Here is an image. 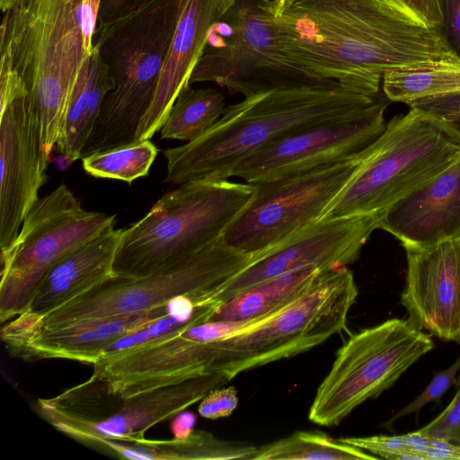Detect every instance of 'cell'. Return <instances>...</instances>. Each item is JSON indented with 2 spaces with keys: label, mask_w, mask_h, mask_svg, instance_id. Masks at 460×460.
Segmentation results:
<instances>
[{
  "label": "cell",
  "mask_w": 460,
  "mask_h": 460,
  "mask_svg": "<svg viewBox=\"0 0 460 460\" xmlns=\"http://www.w3.org/2000/svg\"><path fill=\"white\" fill-rule=\"evenodd\" d=\"M387 100L408 104L460 93V64L393 71L382 79Z\"/></svg>",
  "instance_id": "cell-27"
},
{
  "label": "cell",
  "mask_w": 460,
  "mask_h": 460,
  "mask_svg": "<svg viewBox=\"0 0 460 460\" xmlns=\"http://www.w3.org/2000/svg\"><path fill=\"white\" fill-rule=\"evenodd\" d=\"M234 0H186L161 71L153 102L143 117L136 142L150 139L165 122L200 58L211 27Z\"/></svg>",
  "instance_id": "cell-19"
},
{
  "label": "cell",
  "mask_w": 460,
  "mask_h": 460,
  "mask_svg": "<svg viewBox=\"0 0 460 460\" xmlns=\"http://www.w3.org/2000/svg\"><path fill=\"white\" fill-rule=\"evenodd\" d=\"M419 430L429 438L449 441H452L460 431V375L457 392L449 405L436 419Z\"/></svg>",
  "instance_id": "cell-34"
},
{
  "label": "cell",
  "mask_w": 460,
  "mask_h": 460,
  "mask_svg": "<svg viewBox=\"0 0 460 460\" xmlns=\"http://www.w3.org/2000/svg\"><path fill=\"white\" fill-rule=\"evenodd\" d=\"M443 18L444 29L456 50L460 51V0H438Z\"/></svg>",
  "instance_id": "cell-37"
},
{
  "label": "cell",
  "mask_w": 460,
  "mask_h": 460,
  "mask_svg": "<svg viewBox=\"0 0 460 460\" xmlns=\"http://www.w3.org/2000/svg\"><path fill=\"white\" fill-rule=\"evenodd\" d=\"M362 152L341 162L253 184L252 198L225 229L224 243L255 255L320 219L358 170Z\"/></svg>",
  "instance_id": "cell-13"
},
{
  "label": "cell",
  "mask_w": 460,
  "mask_h": 460,
  "mask_svg": "<svg viewBox=\"0 0 460 460\" xmlns=\"http://www.w3.org/2000/svg\"><path fill=\"white\" fill-rule=\"evenodd\" d=\"M452 442L460 445V431L455 436Z\"/></svg>",
  "instance_id": "cell-40"
},
{
  "label": "cell",
  "mask_w": 460,
  "mask_h": 460,
  "mask_svg": "<svg viewBox=\"0 0 460 460\" xmlns=\"http://www.w3.org/2000/svg\"><path fill=\"white\" fill-rule=\"evenodd\" d=\"M3 3H10L12 2L13 0H1Z\"/></svg>",
  "instance_id": "cell-41"
},
{
  "label": "cell",
  "mask_w": 460,
  "mask_h": 460,
  "mask_svg": "<svg viewBox=\"0 0 460 460\" xmlns=\"http://www.w3.org/2000/svg\"><path fill=\"white\" fill-rule=\"evenodd\" d=\"M408 21L428 28H443L438 0H382Z\"/></svg>",
  "instance_id": "cell-32"
},
{
  "label": "cell",
  "mask_w": 460,
  "mask_h": 460,
  "mask_svg": "<svg viewBox=\"0 0 460 460\" xmlns=\"http://www.w3.org/2000/svg\"><path fill=\"white\" fill-rule=\"evenodd\" d=\"M407 271L401 304L417 329L460 342V237L403 246Z\"/></svg>",
  "instance_id": "cell-18"
},
{
  "label": "cell",
  "mask_w": 460,
  "mask_h": 460,
  "mask_svg": "<svg viewBox=\"0 0 460 460\" xmlns=\"http://www.w3.org/2000/svg\"><path fill=\"white\" fill-rule=\"evenodd\" d=\"M197 417L190 411H181L175 415L171 424V431L173 438L184 439L188 438L193 431Z\"/></svg>",
  "instance_id": "cell-39"
},
{
  "label": "cell",
  "mask_w": 460,
  "mask_h": 460,
  "mask_svg": "<svg viewBox=\"0 0 460 460\" xmlns=\"http://www.w3.org/2000/svg\"><path fill=\"white\" fill-rule=\"evenodd\" d=\"M252 193L253 184L227 180L180 184L164 194L140 220L123 229L114 276L154 274L216 242Z\"/></svg>",
  "instance_id": "cell-6"
},
{
  "label": "cell",
  "mask_w": 460,
  "mask_h": 460,
  "mask_svg": "<svg viewBox=\"0 0 460 460\" xmlns=\"http://www.w3.org/2000/svg\"><path fill=\"white\" fill-rule=\"evenodd\" d=\"M376 96L342 88L303 86L245 96L225 108L203 135L164 152L165 181L227 180L247 157L294 132L373 103Z\"/></svg>",
  "instance_id": "cell-3"
},
{
  "label": "cell",
  "mask_w": 460,
  "mask_h": 460,
  "mask_svg": "<svg viewBox=\"0 0 460 460\" xmlns=\"http://www.w3.org/2000/svg\"><path fill=\"white\" fill-rule=\"evenodd\" d=\"M261 318L240 323L208 321L181 328L150 342L102 357L93 364L92 376L102 380L109 393L127 398L218 373L217 340Z\"/></svg>",
  "instance_id": "cell-14"
},
{
  "label": "cell",
  "mask_w": 460,
  "mask_h": 460,
  "mask_svg": "<svg viewBox=\"0 0 460 460\" xmlns=\"http://www.w3.org/2000/svg\"><path fill=\"white\" fill-rule=\"evenodd\" d=\"M0 248L16 238L46 181L39 115L27 94L0 103Z\"/></svg>",
  "instance_id": "cell-17"
},
{
  "label": "cell",
  "mask_w": 460,
  "mask_h": 460,
  "mask_svg": "<svg viewBox=\"0 0 460 460\" xmlns=\"http://www.w3.org/2000/svg\"><path fill=\"white\" fill-rule=\"evenodd\" d=\"M114 224V215L84 210L65 184L39 199L14 241L1 250V323L25 311L40 280L60 259Z\"/></svg>",
  "instance_id": "cell-12"
},
{
  "label": "cell",
  "mask_w": 460,
  "mask_h": 460,
  "mask_svg": "<svg viewBox=\"0 0 460 460\" xmlns=\"http://www.w3.org/2000/svg\"><path fill=\"white\" fill-rule=\"evenodd\" d=\"M150 0H101L97 28L122 17Z\"/></svg>",
  "instance_id": "cell-36"
},
{
  "label": "cell",
  "mask_w": 460,
  "mask_h": 460,
  "mask_svg": "<svg viewBox=\"0 0 460 460\" xmlns=\"http://www.w3.org/2000/svg\"><path fill=\"white\" fill-rule=\"evenodd\" d=\"M273 24L286 60L328 87L376 96L387 73L460 64L445 29L382 0H275Z\"/></svg>",
  "instance_id": "cell-1"
},
{
  "label": "cell",
  "mask_w": 460,
  "mask_h": 460,
  "mask_svg": "<svg viewBox=\"0 0 460 460\" xmlns=\"http://www.w3.org/2000/svg\"><path fill=\"white\" fill-rule=\"evenodd\" d=\"M157 154V147L146 139L82 157L83 168L95 178L131 183L148 174Z\"/></svg>",
  "instance_id": "cell-29"
},
{
  "label": "cell",
  "mask_w": 460,
  "mask_h": 460,
  "mask_svg": "<svg viewBox=\"0 0 460 460\" xmlns=\"http://www.w3.org/2000/svg\"><path fill=\"white\" fill-rule=\"evenodd\" d=\"M173 301L143 313L41 329L10 351L26 359L65 358L93 365L115 341L170 314Z\"/></svg>",
  "instance_id": "cell-22"
},
{
  "label": "cell",
  "mask_w": 460,
  "mask_h": 460,
  "mask_svg": "<svg viewBox=\"0 0 460 460\" xmlns=\"http://www.w3.org/2000/svg\"><path fill=\"white\" fill-rule=\"evenodd\" d=\"M433 346L429 333L399 318L351 335L316 390L309 420L321 426L339 424L358 406L391 387Z\"/></svg>",
  "instance_id": "cell-11"
},
{
  "label": "cell",
  "mask_w": 460,
  "mask_h": 460,
  "mask_svg": "<svg viewBox=\"0 0 460 460\" xmlns=\"http://www.w3.org/2000/svg\"><path fill=\"white\" fill-rule=\"evenodd\" d=\"M231 379L214 373L130 397L108 392L91 376L86 382L48 399L38 400L42 417L57 430L88 445L100 440L141 441L153 426L199 402Z\"/></svg>",
  "instance_id": "cell-8"
},
{
  "label": "cell",
  "mask_w": 460,
  "mask_h": 460,
  "mask_svg": "<svg viewBox=\"0 0 460 460\" xmlns=\"http://www.w3.org/2000/svg\"><path fill=\"white\" fill-rule=\"evenodd\" d=\"M123 229L111 225L60 259L40 280L25 311L17 316L40 319L113 277Z\"/></svg>",
  "instance_id": "cell-21"
},
{
  "label": "cell",
  "mask_w": 460,
  "mask_h": 460,
  "mask_svg": "<svg viewBox=\"0 0 460 460\" xmlns=\"http://www.w3.org/2000/svg\"><path fill=\"white\" fill-rule=\"evenodd\" d=\"M460 460V445L442 438H430L425 460Z\"/></svg>",
  "instance_id": "cell-38"
},
{
  "label": "cell",
  "mask_w": 460,
  "mask_h": 460,
  "mask_svg": "<svg viewBox=\"0 0 460 460\" xmlns=\"http://www.w3.org/2000/svg\"><path fill=\"white\" fill-rule=\"evenodd\" d=\"M379 229L402 246H426L460 237V159L397 202Z\"/></svg>",
  "instance_id": "cell-20"
},
{
  "label": "cell",
  "mask_w": 460,
  "mask_h": 460,
  "mask_svg": "<svg viewBox=\"0 0 460 460\" xmlns=\"http://www.w3.org/2000/svg\"><path fill=\"white\" fill-rule=\"evenodd\" d=\"M386 106L379 96L363 109L284 137L240 163L232 177L255 184L355 157L385 129Z\"/></svg>",
  "instance_id": "cell-15"
},
{
  "label": "cell",
  "mask_w": 460,
  "mask_h": 460,
  "mask_svg": "<svg viewBox=\"0 0 460 460\" xmlns=\"http://www.w3.org/2000/svg\"><path fill=\"white\" fill-rule=\"evenodd\" d=\"M186 85L160 129L161 138L192 141L208 130L225 110V96L214 88Z\"/></svg>",
  "instance_id": "cell-26"
},
{
  "label": "cell",
  "mask_w": 460,
  "mask_h": 460,
  "mask_svg": "<svg viewBox=\"0 0 460 460\" xmlns=\"http://www.w3.org/2000/svg\"><path fill=\"white\" fill-rule=\"evenodd\" d=\"M410 108L439 116L460 130V93L417 102L410 105Z\"/></svg>",
  "instance_id": "cell-35"
},
{
  "label": "cell",
  "mask_w": 460,
  "mask_h": 460,
  "mask_svg": "<svg viewBox=\"0 0 460 460\" xmlns=\"http://www.w3.org/2000/svg\"><path fill=\"white\" fill-rule=\"evenodd\" d=\"M358 295L348 266L322 270L292 303L217 340L218 372L232 379L320 345L345 328Z\"/></svg>",
  "instance_id": "cell-7"
},
{
  "label": "cell",
  "mask_w": 460,
  "mask_h": 460,
  "mask_svg": "<svg viewBox=\"0 0 460 460\" xmlns=\"http://www.w3.org/2000/svg\"><path fill=\"white\" fill-rule=\"evenodd\" d=\"M274 14L275 0H234L211 27L190 84L213 82L244 97L276 89L328 87L292 66L280 53Z\"/></svg>",
  "instance_id": "cell-10"
},
{
  "label": "cell",
  "mask_w": 460,
  "mask_h": 460,
  "mask_svg": "<svg viewBox=\"0 0 460 460\" xmlns=\"http://www.w3.org/2000/svg\"><path fill=\"white\" fill-rule=\"evenodd\" d=\"M252 257L228 246L221 237L154 274L142 278L113 276L50 314L24 323L32 335L41 329L143 313L180 296H213Z\"/></svg>",
  "instance_id": "cell-9"
},
{
  "label": "cell",
  "mask_w": 460,
  "mask_h": 460,
  "mask_svg": "<svg viewBox=\"0 0 460 460\" xmlns=\"http://www.w3.org/2000/svg\"><path fill=\"white\" fill-rule=\"evenodd\" d=\"M460 371V357L456 362L442 371H435L432 380L413 401L395 413L387 425L408 414L418 413L422 407L431 402H438L444 394L456 381V375Z\"/></svg>",
  "instance_id": "cell-30"
},
{
  "label": "cell",
  "mask_w": 460,
  "mask_h": 460,
  "mask_svg": "<svg viewBox=\"0 0 460 460\" xmlns=\"http://www.w3.org/2000/svg\"><path fill=\"white\" fill-rule=\"evenodd\" d=\"M322 270L308 266L258 284L223 303L210 321L240 323L272 314L299 297Z\"/></svg>",
  "instance_id": "cell-25"
},
{
  "label": "cell",
  "mask_w": 460,
  "mask_h": 460,
  "mask_svg": "<svg viewBox=\"0 0 460 460\" xmlns=\"http://www.w3.org/2000/svg\"><path fill=\"white\" fill-rule=\"evenodd\" d=\"M380 224L378 217L370 215L314 221L253 255L242 270L217 288L213 298L226 303L258 284L308 266L322 270L348 266L358 258Z\"/></svg>",
  "instance_id": "cell-16"
},
{
  "label": "cell",
  "mask_w": 460,
  "mask_h": 460,
  "mask_svg": "<svg viewBox=\"0 0 460 460\" xmlns=\"http://www.w3.org/2000/svg\"><path fill=\"white\" fill-rule=\"evenodd\" d=\"M237 391L234 386L217 387L209 391L199 402V414L208 420L230 416L238 405Z\"/></svg>",
  "instance_id": "cell-33"
},
{
  "label": "cell",
  "mask_w": 460,
  "mask_h": 460,
  "mask_svg": "<svg viewBox=\"0 0 460 460\" xmlns=\"http://www.w3.org/2000/svg\"><path fill=\"white\" fill-rule=\"evenodd\" d=\"M101 0H13L0 30V68L23 84L49 163L93 53Z\"/></svg>",
  "instance_id": "cell-2"
},
{
  "label": "cell",
  "mask_w": 460,
  "mask_h": 460,
  "mask_svg": "<svg viewBox=\"0 0 460 460\" xmlns=\"http://www.w3.org/2000/svg\"><path fill=\"white\" fill-rule=\"evenodd\" d=\"M340 439L378 458L406 460V453L410 451L406 444L405 435L349 437Z\"/></svg>",
  "instance_id": "cell-31"
},
{
  "label": "cell",
  "mask_w": 460,
  "mask_h": 460,
  "mask_svg": "<svg viewBox=\"0 0 460 460\" xmlns=\"http://www.w3.org/2000/svg\"><path fill=\"white\" fill-rule=\"evenodd\" d=\"M459 159L460 130L439 116L411 108L385 123L320 219L370 215L382 222L397 202Z\"/></svg>",
  "instance_id": "cell-5"
},
{
  "label": "cell",
  "mask_w": 460,
  "mask_h": 460,
  "mask_svg": "<svg viewBox=\"0 0 460 460\" xmlns=\"http://www.w3.org/2000/svg\"><path fill=\"white\" fill-rule=\"evenodd\" d=\"M95 446L118 457L135 460H252L257 447L243 442L218 438L204 430H194L184 439L125 442L103 439Z\"/></svg>",
  "instance_id": "cell-23"
},
{
  "label": "cell",
  "mask_w": 460,
  "mask_h": 460,
  "mask_svg": "<svg viewBox=\"0 0 460 460\" xmlns=\"http://www.w3.org/2000/svg\"><path fill=\"white\" fill-rule=\"evenodd\" d=\"M113 79L93 47L90 63L76 86L64 128L56 148L71 164L81 158L105 95L113 88Z\"/></svg>",
  "instance_id": "cell-24"
},
{
  "label": "cell",
  "mask_w": 460,
  "mask_h": 460,
  "mask_svg": "<svg viewBox=\"0 0 460 460\" xmlns=\"http://www.w3.org/2000/svg\"><path fill=\"white\" fill-rule=\"evenodd\" d=\"M186 0H150L96 28L94 49L113 79L81 156L136 142Z\"/></svg>",
  "instance_id": "cell-4"
},
{
  "label": "cell",
  "mask_w": 460,
  "mask_h": 460,
  "mask_svg": "<svg viewBox=\"0 0 460 460\" xmlns=\"http://www.w3.org/2000/svg\"><path fill=\"white\" fill-rule=\"evenodd\" d=\"M378 457L320 431H296L257 447L252 460H366Z\"/></svg>",
  "instance_id": "cell-28"
}]
</instances>
